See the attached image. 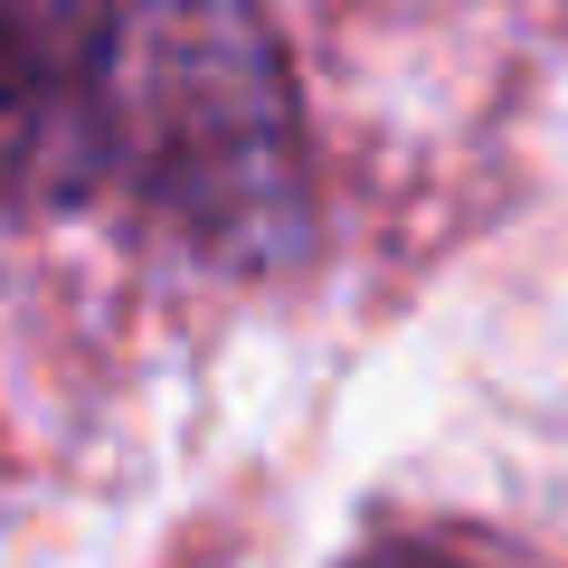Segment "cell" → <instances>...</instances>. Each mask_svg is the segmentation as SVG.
Masks as SVG:
<instances>
[{
    "label": "cell",
    "instance_id": "cell-3",
    "mask_svg": "<svg viewBox=\"0 0 568 568\" xmlns=\"http://www.w3.org/2000/svg\"><path fill=\"white\" fill-rule=\"evenodd\" d=\"M351 568H484V559L436 549V540H388V549H369V559H351Z\"/></svg>",
    "mask_w": 568,
    "mask_h": 568
},
{
    "label": "cell",
    "instance_id": "cell-2",
    "mask_svg": "<svg viewBox=\"0 0 568 568\" xmlns=\"http://www.w3.org/2000/svg\"><path fill=\"white\" fill-rule=\"evenodd\" d=\"M114 0H0V227L58 219L114 181Z\"/></svg>",
    "mask_w": 568,
    "mask_h": 568
},
{
    "label": "cell",
    "instance_id": "cell-1",
    "mask_svg": "<svg viewBox=\"0 0 568 568\" xmlns=\"http://www.w3.org/2000/svg\"><path fill=\"white\" fill-rule=\"evenodd\" d=\"M114 181L209 265H284L313 237L304 104L256 0H152L123 20Z\"/></svg>",
    "mask_w": 568,
    "mask_h": 568
}]
</instances>
